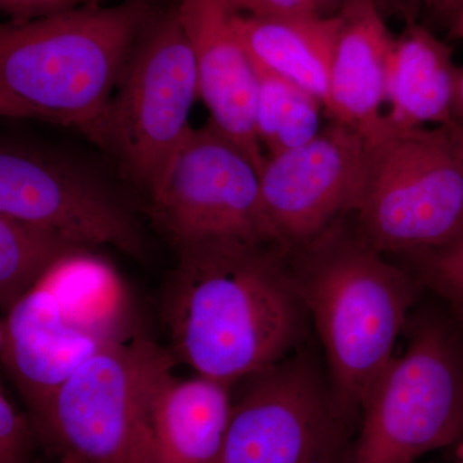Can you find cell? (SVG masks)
I'll use <instances>...</instances> for the list:
<instances>
[{"label": "cell", "mask_w": 463, "mask_h": 463, "mask_svg": "<svg viewBox=\"0 0 463 463\" xmlns=\"http://www.w3.org/2000/svg\"><path fill=\"white\" fill-rule=\"evenodd\" d=\"M337 14L341 26L325 111L335 123L368 138L385 123L383 108L395 38L377 0H346Z\"/></svg>", "instance_id": "cell-15"}, {"label": "cell", "mask_w": 463, "mask_h": 463, "mask_svg": "<svg viewBox=\"0 0 463 463\" xmlns=\"http://www.w3.org/2000/svg\"><path fill=\"white\" fill-rule=\"evenodd\" d=\"M458 74L447 44L425 27L408 26L395 38L390 58L386 123L398 129L457 123Z\"/></svg>", "instance_id": "cell-16"}, {"label": "cell", "mask_w": 463, "mask_h": 463, "mask_svg": "<svg viewBox=\"0 0 463 463\" xmlns=\"http://www.w3.org/2000/svg\"><path fill=\"white\" fill-rule=\"evenodd\" d=\"M455 115L457 123L459 118L463 120V70H459L458 81H457Z\"/></svg>", "instance_id": "cell-26"}, {"label": "cell", "mask_w": 463, "mask_h": 463, "mask_svg": "<svg viewBox=\"0 0 463 463\" xmlns=\"http://www.w3.org/2000/svg\"><path fill=\"white\" fill-rule=\"evenodd\" d=\"M257 71L255 130L267 157L315 139L323 129L321 100L261 67Z\"/></svg>", "instance_id": "cell-19"}, {"label": "cell", "mask_w": 463, "mask_h": 463, "mask_svg": "<svg viewBox=\"0 0 463 463\" xmlns=\"http://www.w3.org/2000/svg\"><path fill=\"white\" fill-rule=\"evenodd\" d=\"M412 259L417 281L443 298L463 322V231L446 245Z\"/></svg>", "instance_id": "cell-20"}, {"label": "cell", "mask_w": 463, "mask_h": 463, "mask_svg": "<svg viewBox=\"0 0 463 463\" xmlns=\"http://www.w3.org/2000/svg\"><path fill=\"white\" fill-rule=\"evenodd\" d=\"M236 25L255 65L309 91L326 109L339 14L281 18L237 14Z\"/></svg>", "instance_id": "cell-17"}, {"label": "cell", "mask_w": 463, "mask_h": 463, "mask_svg": "<svg viewBox=\"0 0 463 463\" xmlns=\"http://www.w3.org/2000/svg\"><path fill=\"white\" fill-rule=\"evenodd\" d=\"M246 380L223 463H349L350 422L312 355L294 353Z\"/></svg>", "instance_id": "cell-7"}, {"label": "cell", "mask_w": 463, "mask_h": 463, "mask_svg": "<svg viewBox=\"0 0 463 463\" xmlns=\"http://www.w3.org/2000/svg\"><path fill=\"white\" fill-rule=\"evenodd\" d=\"M455 130L457 136H458V138L461 139V142L463 143V124L455 123Z\"/></svg>", "instance_id": "cell-30"}, {"label": "cell", "mask_w": 463, "mask_h": 463, "mask_svg": "<svg viewBox=\"0 0 463 463\" xmlns=\"http://www.w3.org/2000/svg\"><path fill=\"white\" fill-rule=\"evenodd\" d=\"M176 251L163 307L176 361L233 385L294 354L309 316L281 249L216 239Z\"/></svg>", "instance_id": "cell-1"}, {"label": "cell", "mask_w": 463, "mask_h": 463, "mask_svg": "<svg viewBox=\"0 0 463 463\" xmlns=\"http://www.w3.org/2000/svg\"><path fill=\"white\" fill-rule=\"evenodd\" d=\"M148 213L175 249L216 239L274 245L260 174L212 121L192 128Z\"/></svg>", "instance_id": "cell-8"}, {"label": "cell", "mask_w": 463, "mask_h": 463, "mask_svg": "<svg viewBox=\"0 0 463 463\" xmlns=\"http://www.w3.org/2000/svg\"><path fill=\"white\" fill-rule=\"evenodd\" d=\"M365 158L364 136L335 121L306 145L268 156L260 191L274 246L294 254L353 212Z\"/></svg>", "instance_id": "cell-11"}, {"label": "cell", "mask_w": 463, "mask_h": 463, "mask_svg": "<svg viewBox=\"0 0 463 463\" xmlns=\"http://www.w3.org/2000/svg\"><path fill=\"white\" fill-rule=\"evenodd\" d=\"M167 352L146 339H115L90 356L38 416V434L62 455L90 463H125L143 386Z\"/></svg>", "instance_id": "cell-10"}, {"label": "cell", "mask_w": 463, "mask_h": 463, "mask_svg": "<svg viewBox=\"0 0 463 463\" xmlns=\"http://www.w3.org/2000/svg\"><path fill=\"white\" fill-rule=\"evenodd\" d=\"M452 36L457 41H463V11L456 18L455 23L452 24Z\"/></svg>", "instance_id": "cell-27"}, {"label": "cell", "mask_w": 463, "mask_h": 463, "mask_svg": "<svg viewBox=\"0 0 463 463\" xmlns=\"http://www.w3.org/2000/svg\"><path fill=\"white\" fill-rule=\"evenodd\" d=\"M463 441V440H462Z\"/></svg>", "instance_id": "cell-31"}, {"label": "cell", "mask_w": 463, "mask_h": 463, "mask_svg": "<svg viewBox=\"0 0 463 463\" xmlns=\"http://www.w3.org/2000/svg\"><path fill=\"white\" fill-rule=\"evenodd\" d=\"M99 0H0V8L11 17V23H27L65 14Z\"/></svg>", "instance_id": "cell-22"}, {"label": "cell", "mask_w": 463, "mask_h": 463, "mask_svg": "<svg viewBox=\"0 0 463 463\" xmlns=\"http://www.w3.org/2000/svg\"><path fill=\"white\" fill-rule=\"evenodd\" d=\"M318 14L323 16L336 14L346 0H315Z\"/></svg>", "instance_id": "cell-25"}, {"label": "cell", "mask_w": 463, "mask_h": 463, "mask_svg": "<svg viewBox=\"0 0 463 463\" xmlns=\"http://www.w3.org/2000/svg\"><path fill=\"white\" fill-rule=\"evenodd\" d=\"M33 417L26 416L0 392V463H25L36 437Z\"/></svg>", "instance_id": "cell-21"}, {"label": "cell", "mask_w": 463, "mask_h": 463, "mask_svg": "<svg viewBox=\"0 0 463 463\" xmlns=\"http://www.w3.org/2000/svg\"><path fill=\"white\" fill-rule=\"evenodd\" d=\"M423 2L435 14L452 18L453 23L463 11V0H423Z\"/></svg>", "instance_id": "cell-24"}, {"label": "cell", "mask_w": 463, "mask_h": 463, "mask_svg": "<svg viewBox=\"0 0 463 463\" xmlns=\"http://www.w3.org/2000/svg\"><path fill=\"white\" fill-rule=\"evenodd\" d=\"M456 463H463V441L457 446Z\"/></svg>", "instance_id": "cell-29"}, {"label": "cell", "mask_w": 463, "mask_h": 463, "mask_svg": "<svg viewBox=\"0 0 463 463\" xmlns=\"http://www.w3.org/2000/svg\"><path fill=\"white\" fill-rule=\"evenodd\" d=\"M228 2L241 16L281 18L318 14L315 0H228Z\"/></svg>", "instance_id": "cell-23"}, {"label": "cell", "mask_w": 463, "mask_h": 463, "mask_svg": "<svg viewBox=\"0 0 463 463\" xmlns=\"http://www.w3.org/2000/svg\"><path fill=\"white\" fill-rule=\"evenodd\" d=\"M362 405L349 463H416L463 440V343L446 321L423 316Z\"/></svg>", "instance_id": "cell-6"}, {"label": "cell", "mask_w": 463, "mask_h": 463, "mask_svg": "<svg viewBox=\"0 0 463 463\" xmlns=\"http://www.w3.org/2000/svg\"><path fill=\"white\" fill-rule=\"evenodd\" d=\"M84 248L56 232L0 214V303L11 309L65 259Z\"/></svg>", "instance_id": "cell-18"}, {"label": "cell", "mask_w": 463, "mask_h": 463, "mask_svg": "<svg viewBox=\"0 0 463 463\" xmlns=\"http://www.w3.org/2000/svg\"><path fill=\"white\" fill-rule=\"evenodd\" d=\"M115 339L72 318L44 282L7 310L0 327L3 364L33 419L90 356Z\"/></svg>", "instance_id": "cell-14"}, {"label": "cell", "mask_w": 463, "mask_h": 463, "mask_svg": "<svg viewBox=\"0 0 463 463\" xmlns=\"http://www.w3.org/2000/svg\"><path fill=\"white\" fill-rule=\"evenodd\" d=\"M116 90L85 136L154 199L191 132L199 99L194 54L176 9L149 26Z\"/></svg>", "instance_id": "cell-5"}, {"label": "cell", "mask_w": 463, "mask_h": 463, "mask_svg": "<svg viewBox=\"0 0 463 463\" xmlns=\"http://www.w3.org/2000/svg\"><path fill=\"white\" fill-rule=\"evenodd\" d=\"M61 463H90L87 459H84L83 457L76 456L74 453H66V455H62V459H61Z\"/></svg>", "instance_id": "cell-28"}, {"label": "cell", "mask_w": 463, "mask_h": 463, "mask_svg": "<svg viewBox=\"0 0 463 463\" xmlns=\"http://www.w3.org/2000/svg\"><path fill=\"white\" fill-rule=\"evenodd\" d=\"M175 361L167 349L146 380L125 463H223L232 385L175 376Z\"/></svg>", "instance_id": "cell-12"}, {"label": "cell", "mask_w": 463, "mask_h": 463, "mask_svg": "<svg viewBox=\"0 0 463 463\" xmlns=\"http://www.w3.org/2000/svg\"><path fill=\"white\" fill-rule=\"evenodd\" d=\"M0 214L56 232L80 248L109 245L145 258L133 216L96 175L62 155L3 143Z\"/></svg>", "instance_id": "cell-9"}, {"label": "cell", "mask_w": 463, "mask_h": 463, "mask_svg": "<svg viewBox=\"0 0 463 463\" xmlns=\"http://www.w3.org/2000/svg\"><path fill=\"white\" fill-rule=\"evenodd\" d=\"M288 257L321 340L332 397L352 423L394 356L419 281L339 223Z\"/></svg>", "instance_id": "cell-3"}, {"label": "cell", "mask_w": 463, "mask_h": 463, "mask_svg": "<svg viewBox=\"0 0 463 463\" xmlns=\"http://www.w3.org/2000/svg\"><path fill=\"white\" fill-rule=\"evenodd\" d=\"M154 24L146 0L99 3L0 27V112L87 134Z\"/></svg>", "instance_id": "cell-2"}, {"label": "cell", "mask_w": 463, "mask_h": 463, "mask_svg": "<svg viewBox=\"0 0 463 463\" xmlns=\"http://www.w3.org/2000/svg\"><path fill=\"white\" fill-rule=\"evenodd\" d=\"M179 23L196 66L199 97L212 123L236 143L257 167L267 156L255 130L258 71L241 41L237 12L228 0H179Z\"/></svg>", "instance_id": "cell-13"}, {"label": "cell", "mask_w": 463, "mask_h": 463, "mask_svg": "<svg viewBox=\"0 0 463 463\" xmlns=\"http://www.w3.org/2000/svg\"><path fill=\"white\" fill-rule=\"evenodd\" d=\"M367 141L353 213L356 234L377 251L419 257L463 231V143L455 123L398 129L383 123Z\"/></svg>", "instance_id": "cell-4"}]
</instances>
